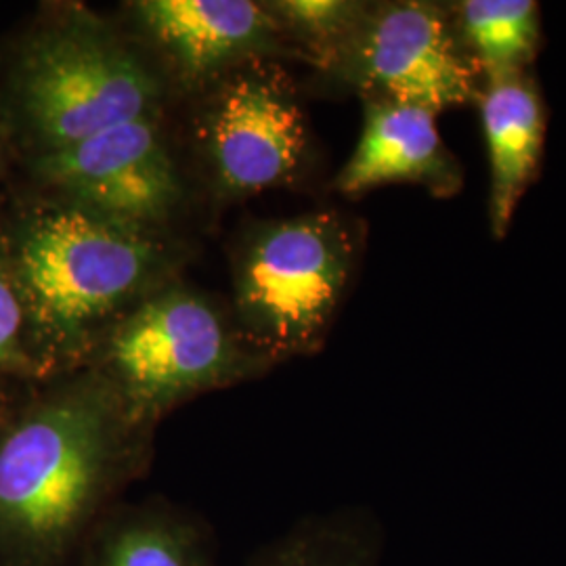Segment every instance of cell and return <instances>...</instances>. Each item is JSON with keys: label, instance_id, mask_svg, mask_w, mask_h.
<instances>
[{"label": "cell", "instance_id": "1", "mask_svg": "<svg viewBox=\"0 0 566 566\" xmlns=\"http://www.w3.org/2000/svg\"><path fill=\"white\" fill-rule=\"evenodd\" d=\"M0 413V566H74L103 514L145 472L151 430L133 424L86 365Z\"/></svg>", "mask_w": 566, "mask_h": 566}, {"label": "cell", "instance_id": "2", "mask_svg": "<svg viewBox=\"0 0 566 566\" xmlns=\"http://www.w3.org/2000/svg\"><path fill=\"white\" fill-rule=\"evenodd\" d=\"M9 266L55 378L88 364L112 325L170 283L175 254L158 231L60 202L20 224Z\"/></svg>", "mask_w": 566, "mask_h": 566}, {"label": "cell", "instance_id": "3", "mask_svg": "<svg viewBox=\"0 0 566 566\" xmlns=\"http://www.w3.org/2000/svg\"><path fill=\"white\" fill-rule=\"evenodd\" d=\"M86 365L114 388L126 418L154 432L175 407L259 378L273 364L200 292L168 283L112 325Z\"/></svg>", "mask_w": 566, "mask_h": 566}, {"label": "cell", "instance_id": "4", "mask_svg": "<svg viewBox=\"0 0 566 566\" xmlns=\"http://www.w3.org/2000/svg\"><path fill=\"white\" fill-rule=\"evenodd\" d=\"M164 97L154 65L81 9L28 42L13 72V105L39 156L120 124L158 120Z\"/></svg>", "mask_w": 566, "mask_h": 566}, {"label": "cell", "instance_id": "5", "mask_svg": "<svg viewBox=\"0 0 566 566\" xmlns=\"http://www.w3.org/2000/svg\"><path fill=\"white\" fill-rule=\"evenodd\" d=\"M353 229L336 212L254 227L233 264L238 332L269 364L325 343L357 263Z\"/></svg>", "mask_w": 566, "mask_h": 566}, {"label": "cell", "instance_id": "6", "mask_svg": "<svg viewBox=\"0 0 566 566\" xmlns=\"http://www.w3.org/2000/svg\"><path fill=\"white\" fill-rule=\"evenodd\" d=\"M367 99L439 114L479 102L481 76L458 41L449 4L376 2L365 9L338 60L325 72Z\"/></svg>", "mask_w": 566, "mask_h": 566}, {"label": "cell", "instance_id": "7", "mask_svg": "<svg viewBox=\"0 0 566 566\" xmlns=\"http://www.w3.org/2000/svg\"><path fill=\"white\" fill-rule=\"evenodd\" d=\"M196 130L212 182L227 200L292 181L308 147L296 88L271 60L245 61L212 82Z\"/></svg>", "mask_w": 566, "mask_h": 566}, {"label": "cell", "instance_id": "8", "mask_svg": "<svg viewBox=\"0 0 566 566\" xmlns=\"http://www.w3.org/2000/svg\"><path fill=\"white\" fill-rule=\"evenodd\" d=\"M36 166L63 202L147 231H158L182 198L181 177L158 120L107 128L39 156Z\"/></svg>", "mask_w": 566, "mask_h": 566}, {"label": "cell", "instance_id": "9", "mask_svg": "<svg viewBox=\"0 0 566 566\" xmlns=\"http://www.w3.org/2000/svg\"><path fill=\"white\" fill-rule=\"evenodd\" d=\"M133 15L187 86L212 84L245 61L282 55L287 42L266 2L142 0Z\"/></svg>", "mask_w": 566, "mask_h": 566}, {"label": "cell", "instance_id": "10", "mask_svg": "<svg viewBox=\"0 0 566 566\" xmlns=\"http://www.w3.org/2000/svg\"><path fill=\"white\" fill-rule=\"evenodd\" d=\"M397 182L422 185L434 198H453L464 187V170L439 135L437 114L367 99L361 137L334 187L346 198H359Z\"/></svg>", "mask_w": 566, "mask_h": 566}, {"label": "cell", "instance_id": "11", "mask_svg": "<svg viewBox=\"0 0 566 566\" xmlns=\"http://www.w3.org/2000/svg\"><path fill=\"white\" fill-rule=\"evenodd\" d=\"M479 109L489 156V224L504 240L526 189L535 181L544 143L547 109L537 81L525 72L483 84Z\"/></svg>", "mask_w": 566, "mask_h": 566}, {"label": "cell", "instance_id": "12", "mask_svg": "<svg viewBox=\"0 0 566 566\" xmlns=\"http://www.w3.org/2000/svg\"><path fill=\"white\" fill-rule=\"evenodd\" d=\"M78 566H221L212 531L193 512L154 497L118 502L93 526Z\"/></svg>", "mask_w": 566, "mask_h": 566}, {"label": "cell", "instance_id": "13", "mask_svg": "<svg viewBox=\"0 0 566 566\" xmlns=\"http://www.w3.org/2000/svg\"><path fill=\"white\" fill-rule=\"evenodd\" d=\"M449 9L458 41L483 84L528 72L542 46L535 0H462Z\"/></svg>", "mask_w": 566, "mask_h": 566}, {"label": "cell", "instance_id": "14", "mask_svg": "<svg viewBox=\"0 0 566 566\" xmlns=\"http://www.w3.org/2000/svg\"><path fill=\"white\" fill-rule=\"evenodd\" d=\"M245 566H380L378 531L350 512L304 518Z\"/></svg>", "mask_w": 566, "mask_h": 566}, {"label": "cell", "instance_id": "15", "mask_svg": "<svg viewBox=\"0 0 566 566\" xmlns=\"http://www.w3.org/2000/svg\"><path fill=\"white\" fill-rule=\"evenodd\" d=\"M266 9L282 28L287 46L327 72L364 20L367 2L353 0H280Z\"/></svg>", "mask_w": 566, "mask_h": 566}, {"label": "cell", "instance_id": "16", "mask_svg": "<svg viewBox=\"0 0 566 566\" xmlns=\"http://www.w3.org/2000/svg\"><path fill=\"white\" fill-rule=\"evenodd\" d=\"M0 376L51 378L20 285L4 261H0Z\"/></svg>", "mask_w": 566, "mask_h": 566}, {"label": "cell", "instance_id": "17", "mask_svg": "<svg viewBox=\"0 0 566 566\" xmlns=\"http://www.w3.org/2000/svg\"><path fill=\"white\" fill-rule=\"evenodd\" d=\"M2 411H4V409H0V413H2Z\"/></svg>", "mask_w": 566, "mask_h": 566}]
</instances>
